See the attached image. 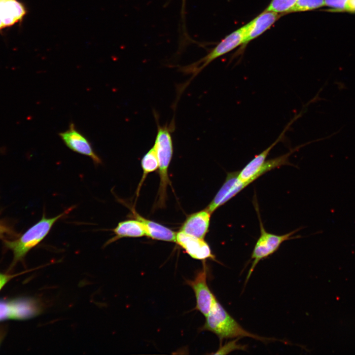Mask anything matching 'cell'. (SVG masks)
Listing matches in <instances>:
<instances>
[{
  "label": "cell",
  "mask_w": 355,
  "mask_h": 355,
  "mask_svg": "<svg viewBox=\"0 0 355 355\" xmlns=\"http://www.w3.org/2000/svg\"><path fill=\"white\" fill-rule=\"evenodd\" d=\"M71 208L51 218L43 213L41 218L15 240H4L5 247L13 253V263L24 258L27 253L39 244L48 234L54 224L68 214Z\"/></svg>",
  "instance_id": "1"
},
{
  "label": "cell",
  "mask_w": 355,
  "mask_h": 355,
  "mask_svg": "<svg viewBox=\"0 0 355 355\" xmlns=\"http://www.w3.org/2000/svg\"><path fill=\"white\" fill-rule=\"evenodd\" d=\"M206 318L202 330L212 332L221 339L248 337L262 341L273 340L246 330L227 313L217 299Z\"/></svg>",
  "instance_id": "2"
},
{
  "label": "cell",
  "mask_w": 355,
  "mask_h": 355,
  "mask_svg": "<svg viewBox=\"0 0 355 355\" xmlns=\"http://www.w3.org/2000/svg\"><path fill=\"white\" fill-rule=\"evenodd\" d=\"M153 146L158 158L160 176L157 206L162 208L165 205L167 188L170 184L168 170L173 154V142L170 127L158 125Z\"/></svg>",
  "instance_id": "3"
},
{
  "label": "cell",
  "mask_w": 355,
  "mask_h": 355,
  "mask_svg": "<svg viewBox=\"0 0 355 355\" xmlns=\"http://www.w3.org/2000/svg\"><path fill=\"white\" fill-rule=\"evenodd\" d=\"M253 205L259 219L260 235L252 252L251 258L253 261L247 275L246 282L249 279L255 266L261 260L276 251L284 242L299 237V236H293V235L298 231L299 229L282 235H278L267 232L261 220L258 205L256 200H253Z\"/></svg>",
  "instance_id": "4"
},
{
  "label": "cell",
  "mask_w": 355,
  "mask_h": 355,
  "mask_svg": "<svg viewBox=\"0 0 355 355\" xmlns=\"http://www.w3.org/2000/svg\"><path fill=\"white\" fill-rule=\"evenodd\" d=\"M248 25L232 32L222 39L206 56L197 62L182 68L185 72L192 73L193 76L199 73L209 64L219 57L227 54L242 44L245 39Z\"/></svg>",
  "instance_id": "5"
},
{
  "label": "cell",
  "mask_w": 355,
  "mask_h": 355,
  "mask_svg": "<svg viewBox=\"0 0 355 355\" xmlns=\"http://www.w3.org/2000/svg\"><path fill=\"white\" fill-rule=\"evenodd\" d=\"M41 311L39 303L32 298L0 300V321L30 319L38 315Z\"/></svg>",
  "instance_id": "6"
},
{
  "label": "cell",
  "mask_w": 355,
  "mask_h": 355,
  "mask_svg": "<svg viewBox=\"0 0 355 355\" xmlns=\"http://www.w3.org/2000/svg\"><path fill=\"white\" fill-rule=\"evenodd\" d=\"M59 136L72 151L90 157L96 165L102 164L101 158L94 151L89 140L76 128L73 123H71L67 130L60 133Z\"/></svg>",
  "instance_id": "7"
},
{
  "label": "cell",
  "mask_w": 355,
  "mask_h": 355,
  "mask_svg": "<svg viewBox=\"0 0 355 355\" xmlns=\"http://www.w3.org/2000/svg\"><path fill=\"white\" fill-rule=\"evenodd\" d=\"M207 277L206 267L204 265L203 269L197 274L194 280L186 281L195 293L196 300V309L205 317L210 312L216 299L208 286Z\"/></svg>",
  "instance_id": "8"
},
{
  "label": "cell",
  "mask_w": 355,
  "mask_h": 355,
  "mask_svg": "<svg viewBox=\"0 0 355 355\" xmlns=\"http://www.w3.org/2000/svg\"><path fill=\"white\" fill-rule=\"evenodd\" d=\"M300 116L298 114L294 117L292 120L285 127L284 131L280 134L277 139L269 147L256 155L251 161H250L240 171H239L238 178L242 182L248 185L249 184L257 179L261 175L260 174L261 170L264 165L266 158L271 150L283 138L286 130L292 123Z\"/></svg>",
  "instance_id": "9"
},
{
  "label": "cell",
  "mask_w": 355,
  "mask_h": 355,
  "mask_svg": "<svg viewBox=\"0 0 355 355\" xmlns=\"http://www.w3.org/2000/svg\"><path fill=\"white\" fill-rule=\"evenodd\" d=\"M239 172L236 171L227 174L225 182L206 208L211 214L247 186L239 179Z\"/></svg>",
  "instance_id": "10"
},
{
  "label": "cell",
  "mask_w": 355,
  "mask_h": 355,
  "mask_svg": "<svg viewBox=\"0 0 355 355\" xmlns=\"http://www.w3.org/2000/svg\"><path fill=\"white\" fill-rule=\"evenodd\" d=\"M176 242L193 258L202 260L208 258L215 259L209 245L204 239L179 231L177 233Z\"/></svg>",
  "instance_id": "11"
},
{
  "label": "cell",
  "mask_w": 355,
  "mask_h": 355,
  "mask_svg": "<svg viewBox=\"0 0 355 355\" xmlns=\"http://www.w3.org/2000/svg\"><path fill=\"white\" fill-rule=\"evenodd\" d=\"M27 14L25 5L18 0H0V30L21 22Z\"/></svg>",
  "instance_id": "12"
},
{
  "label": "cell",
  "mask_w": 355,
  "mask_h": 355,
  "mask_svg": "<svg viewBox=\"0 0 355 355\" xmlns=\"http://www.w3.org/2000/svg\"><path fill=\"white\" fill-rule=\"evenodd\" d=\"M211 215L207 209L190 214L186 218L179 231L204 239L209 230Z\"/></svg>",
  "instance_id": "13"
},
{
  "label": "cell",
  "mask_w": 355,
  "mask_h": 355,
  "mask_svg": "<svg viewBox=\"0 0 355 355\" xmlns=\"http://www.w3.org/2000/svg\"><path fill=\"white\" fill-rule=\"evenodd\" d=\"M280 16L278 13L265 10L248 23L246 36L242 44L243 47L270 28Z\"/></svg>",
  "instance_id": "14"
},
{
  "label": "cell",
  "mask_w": 355,
  "mask_h": 355,
  "mask_svg": "<svg viewBox=\"0 0 355 355\" xmlns=\"http://www.w3.org/2000/svg\"><path fill=\"white\" fill-rule=\"evenodd\" d=\"M112 231L114 235L106 242V246L123 238H137L146 236L143 223L137 218L119 222Z\"/></svg>",
  "instance_id": "15"
},
{
  "label": "cell",
  "mask_w": 355,
  "mask_h": 355,
  "mask_svg": "<svg viewBox=\"0 0 355 355\" xmlns=\"http://www.w3.org/2000/svg\"><path fill=\"white\" fill-rule=\"evenodd\" d=\"M134 217L141 221L145 227L146 236L154 240L176 242V235L174 231L159 223L145 219L132 210Z\"/></svg>",
  "instance_id": "16"
},
{
  "label": "cell",
  "mask_w": 355,
  "mask_h": 355,
  "mask_svg": "<svg viewBox=\"0 0 355 355\" xmlns=\"http://www.w3.org/2000/svg\"><path fill=\"white\" fill-rule=\"evenodd\" d=\"M141 166L143 171V174L137 190V196L147 175L149 173L154 172L157 169H158V160L154 146L143 156L141 160Z\"/></svg>",
  "instance_id": "17"
},
{
  "label": "cell",
  "mask_w": 355,
  "mask_h": 355,
  "mask_svg": "<svg viewBox=\"0 0 355 355\" xmlns=\"http://www.w3.org/2000/svg\"><path fill=\"white\" fill-rule=\"evenodd\" d=\"M324 6V0H297L289 12L312 10Z\"/></svg>",
  "instance_id": "18"
},
{
  "label": "cell",
  "mask_w": 355,
  "mask_h": 355,
  "mask_svg": "<svg viewBox=\"0 0 355 355\" xmlns=\"http://www.w3.org/2000/svg\"><path fill=\"white\" fill-rule=\"evenodd\" d=\"M297 0H271L266 10L276 13H288Z\"/></svg>",
  "instance_id": "19"
},
{
  "label": "cell",
  "mask_w": 355,
  "mask_h": 355,
  "mask_svg": "<svg viewBox=\"0 0 355 355\" xmlns=\"http://www.w3.org/2000/svg\"><path fill=\"white\" fill-rule=\"evenodd\" d=\"M348 0H324V6L329 7L326 10L331 12H346Z\"/></svg>",
  "instance_id": "20"
},
{
  "label": "cell",
  "mask_w": 355,
  "mask_h": 355,
  "mask_svg": "<svg viewBox=\"0 0 355 355\" xmlns=\"http://www.w3.org/2000/svg\"><path fill=\"white\" fill-rule=\"evenodd\" d=\"M238 339V338L224 345L215 354H226L235 350H244L246 347L244 346L238 344L237 343Z\"/></svg>",
  "instance_id": "21"
},
{
  "label": "cell",
  "mask_w": 355,
  "mask_h": 355,
  "mask_svg": "<svg viewBox=\"0 0 355 355\" xmlns=\"http://www.w3.org/2000/svg\"><path fill=\"white\" fill-rule=\"evenodd\" d=\"M15 234V233L8 225L0 220V239H4Z\"/></svg>",
  "instance_id": "22"
},
{
  "label": "cell",
  "mask_w": 355,
  "mask_h": 355,
  "mask_svg": "<svg viewBox=\"0 0 355 355\" xmlns=\"http://www.w3.org/2000/svg\"><path fill=\"white\" fill-rule=\"evenodd\" d=\"M15 276V275H9L0 272V291L3 287Z\"/></svg>",
  "instance_id": "23"
},
{
  "label": "cell",
  "mask_w": 355,
  "mask_h": 355,
  "mask_svg": "<svg viewBox=\"0 0 355 355\" xmlns=\"http://www.w3.org/2000/svg\"><path fill=\"white\" fill-rule=\"evenodd\" d=\"M346 12L355 13V0H348Z\"/></svg>",
  "instance_id": "24"
},
{
  "label": "cell",
  "mask_w": 355,
  "mask_h": 355,
  "mask_svg": "<svg viewBox=\"0 0 355 355\" xmlns=\"http://www.w3.org/2000/svg\"><path fill=\"white\" fill-rule=\"evenodd\" d=\"M4 337V330L2 328H0V344L1 343Z\"/></svg>",
  "instance_id": "25"
},
{
  "label": "cell",
  "mask_w": 355,
  "mask_h": 355,
  "mask_svg": "<svg viewBox=\"0 0 355 355\" xmlns=\"http://www.w3.org/2000/svg\"><path fill=\"white\" fill-rule=\"evenodd\" d=\"M186 0H182V14L184 13V9H185V3Z\"/></svg>",
  "instance_id": "26"
}]
</instances>
